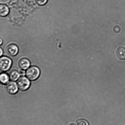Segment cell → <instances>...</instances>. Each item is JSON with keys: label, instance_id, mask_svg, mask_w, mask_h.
<instances>
[{"label": "cell", "instance_id": "cell-1", "mask_svg": "<svg viewBox=\"0 0 125 125\" xmlns=\"http://www.w3.org/2000/svg\"><path fill=\"white\" fill-rule=\"evenodd\" d=\"M40 73V69L38 67L32 66L27 70L26 75L28 79L31 80H34L39 78Z\"/></svg>", "mask_w": 125, "mask_h": 125}, {"label": "cell", "instance_id": "cell-2", "mask_svg": "<svg viewBox=\"0 0 125 125\" xmlns=\"http://www.w3.org/2000/svg\"><path fill=\"white\" fill-rule=\"evenodd\" d=\"M17 84L18 88L22 91H25L30 87V82L25 77H21L18 79Z\"/></svg>", "mask_w": 125, "mask_h": 125}, {"label": "cell", "instance_id": "cell-3", "mask_svg": "<svg viewBox=\"0 0 125 125\" xmlns=\"http://www.w3.org/2000/svg\"><path fill=\"white\" fill-rule=\"evenodd\" d=\"M12 64L11 60L9 57L3 56L0 59V68L2 71H6L10 68Z\"/></svg>", "mask_w": 125, "mask_h": 125}, {"label": "cell", "instance_id": "cell-4", "mask_svg": "<svg viewBox=\"0 0 125 125\" xmlns=\"http://www.w3.org/2000/svg\"><path fill=\"white\" fill-rule=\"evenodd\" d=\"M18 85L14 82H10L6 84L5 90L8 93L11 95H14L18 91Z\"/></svg>", "mask_w": 125, "mask_h": 125}, {"label": "cell", "instance_id": "cell-5", "mask_svg": "<svg viewBox=\"0 0 125 125\" xmlns=\"http://www.w3.org/2000/svg\"><path fill=\"white\" fill-rule=\"evenodd\" d=\"M6 52L10 56H15L18 52V46L14 44H10L6 47Z\"/></svg>", "mask_w": 125, "mask_h": 125}, {"label": "cell", "instance_id": "cell-6", "mask_svg": "<svg viewBox=\"0 0 125 125\" xmlns=\"http://www.w3.org/2000/svg\"><path fill=\"white\" fill-rule=\"evenodd\" d=\"M18 64L21 69L25 70L30 67V61L27 59L22 58L20 60Z\"/></svg>", "mask_w": 125, "mask_h": 125}, {"label": "cell", "instance_id": "cell-7", "mask_svg": "<svg viewBox=\"0 0 125 125\" xmlns=\"http://www.w3.org/2000/svg\"><path fill=\"white\" fill-rule=\"evenodd\" d=\"M115 54L117 58L121 60L125 59V48L122 46H120L117 49Z\"/></svg>", "mask_w": 125, "mask_h": 125}, {"label": "cell", "instance_id": "cell-8", "mask_svg": "<svg viewBox=\"0 0 125 125\" xmlns=\"http://www.w3.org/2000/svg\"><path fill=\"white\" fill-rule=\"evenodd\" d=\"M9 12L8 7L6 5L1 4L0 6V15L1 17H5L8 14Z\"/></svg>", "mask_w": 125, "mask_h": 125}, {"label": "cell", "instance_id": "cell-9", "mask_svg": "<svg viewBox=\"0 0 125 125\" xmlns=\"http://www.w3.org/2000/svg\"><path fill=\"white\" fill-rule=\"evenodd\" d=\"M20 76L19 73L15 70L11 71L9 74L10 79L13 81H15L19 79Z\"/></svg>", "mask_w": 125, "mask_h": 125}, {"label": "cell", "instance_id": "cell-10", "mask_svg": "<svg viewBox=\"0 0 125 125\" xmlns=\"http://www.w3.org/2000/svg\"><path fill=\"white\" fill-rule=\"evenodd\" d=\"M9 77L7 74L2 73L0 76V80L2 84H7L9 81Z\"/></svg>", "mask_w": 125, "mask_h": 125}, {"label": "cell", "instance_id": "cell-11", "mask_svg": "<svg viewBox=\"0 0 125 125\" xmlns=\"http://www.w3.org/2000/svg\"><path fill=\"white\" fill-rule=\"evenodd\" d=\"M76 125H89V123L86 120L80 119L76 122Z\"/></svg>", "mask_w": 125, "mask_h": 125}, {"label": "cell", "instance_id": "cell-12", "mask_svg": "<svg viewBox=\"0 0 125 125\" xmlns=\"http://www.w3.org/2000/svg\"><path fill=\"white\" fill-rule=\"evenodd\" d=\"M48 0H35L38 4L42 6L46 4Z\"/></svg>", "mask_w": 125, "mask_h": 125}, {"label": "cell", "instance_id": "cell-13", "mask_svg": "<svg viewBox=\"0 0 125 125\" xmlns=\"http://www.w3.org/2000/svg\"><path fill=\"white\" fill-rule=\"evenodd\" d=\"M113 30L115 33L118 34L120 31V28L118 25L115 26L113 28Z\"/></svg>", "mask_w": 125, "mask_h": 125}, {"label": "cell", "instance_id": "cell-14", "mask_svg": "<svg viewBox=\"0 0 125 125\" xmlns=\"http://www.w3.org/2000/svg\"><path fill=\"white\" fill-rule=\"evenodd\" d=\"M24 70L21 69L19 71V73L20 75L24 76L25 75V72Z\"/></svg>", "mask_w": 125, "mask_h": 125}, {"label": "cell", "instance_id": "cell-15", "mask_svg": "<svg viewBox=\"0 0 125 125\" xmlns=\"http://www.w3.org/2000/svg\"><path fill=\"white\" fill-rule=\"evenodd\" d=\"M0 56H2V54H3V51H2V49L1 48H0Z\"/></svg>", "mask_w": 125, "mask_h": 125}, {"label": "cell", "instance_id": "cell-16", "mask_svg": "<svg viewBox=\"0 0 125 125\" xmlns=\"http://www.w3.org/2000/svg\"><path fill=\"white\" fill-rule=\"evenodd\" d=\"M2 39H0V45H2Z\"/></svg>", "mask_w": 125, "mask_h": 125}, {"label": "cell", "instance_id": "cell-17", "mask_svg": "<svg viewBox=\"0 0 125 125\" xmlns=\"http://www.w3.org/2000/svg\"><path fill=\"white\" fill-rule=\"evenodd\" d=\"M69 125H75L74 124H73L72 123V124H70Z\"/></svg>", "mask_w": 125, "mask_h": 125}]
</instances>
